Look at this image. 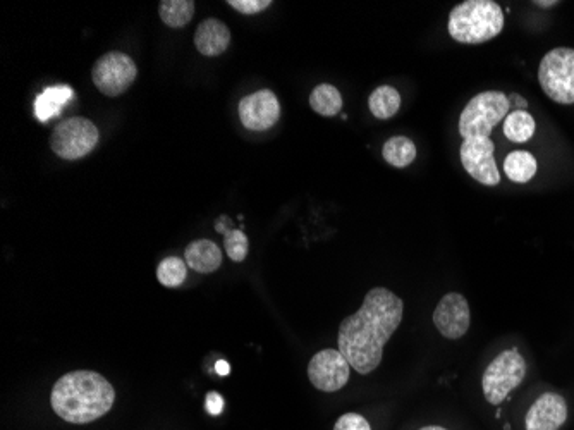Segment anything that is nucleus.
<instances>
[{
	"label": "nucleus",
	"instance_id": "nucleus-17",
	"mask_svg": "<svg viewBox=\"0 0 574 430\" xmlns=\"http://www.w3.org/2000/svg\"><path fill=\"white\" fill-rule=\"evenodd\" d=\"M535 128H537V124H535L532 114L521 111V109L507 114L506 119H504V136L509 142H530L535 135Z\"/></svg>",
	"mask_w": 574,
	"mask_h": 430
},
{
	"label": "nucleus",
	"instance_id": "nucleus-27",
	"mask_svg": "<svg viewBox=\"0 0 574 430\" xmlns=\"http://www.w3.org/2000/svg\"><path fill=\"white\" fill-rule=\"evenodd\" d=\"M215 370H217V374L224 375L229 374L231 372V367H229V363L224 362V360H220V362L215 363Z\"/></svg>",
	"mask_w": 574,
	"mask_h": 430
},
{
	"label": "nucleus",
	"instance_id": "nucleus-9",
	"mask_svg": "<svg viewBox=\"0 0 574 430\" xmlns=\"http://www.w3.org/2000/svg\"><path fill=\"white\" fill-rule=\"evenodd\" d=\"M348 360L339 350H322L308 363V379L313 387L324 393L341 391L349 381Z\"/></svg>",
	"mask_w": 574,
	"mask_h": 430
},
{
	"label": "nucleus",
	"instance_id": "nucleus-15",
	"mask_svg": "<svg viewBox=\"0 0 574 430\" xmlns=\"http://www.w3.org/2000/svg\"><path fill=\"white\" fill-rule=\"evenodd\" d=\"M74 99V92L71 86H50L47 90H43L35 100V116L38 121L47 123L52 117H57L61 114L64 105Z\"/></svg>",
	"mask_w": 574,
	"mask_h": 430
},
{
	"label": "nucleus",
	"instance_id": "nucleus-8",
	"mask_svg": "<svg viewBox=\"0 0 574 430\" xmlns=\"http://www.w3.org/2000/svg\"><path fill=\"white\" fill-rule=\"evenodd\" d=\"M136 64L123 52H109L93 66V83L107 97H119L136 80Z\"/></svg>",
	"mask_w": 574,
	"mask_h": 430
},
{
	"label": "nucleus",
	"instance_id": "nucleus-26",
	"mask_svg": "<svg viewBox=\"0 0 574 430\" xmlns=\"http://www.w3.org/2000/svg\"><path fill=\"white\" fill-rule=\"evenodd\" d=\"M224 410V400H222V396L217 393H208L207 394V412L210 415H220Z\"/></svg>",
	"mask_w": 574,
	"mask_h": 430
},
{
	"label": "nucleus",
	"instance_id": "nucleus-20",
	"mask_svg": "<svg viewBox=\"0 0 574 430\" xmlns=\"http://www.w3.org/2000/svg\"><path fill=\"white\" fill-rule=\"evenodd\" d=\"M310 107L320 116H337L342 109L341 92L336 86L327 85V83L315 86L310 95Z\"/></svg>",
	"mask_w": 574,
	"mask_h": 430
},
{
	"label": "nucleus",
	"instance_id": "nucleus-14",
	"mask_svg": "<svg viewBox=\"0 0 574 430\" xmlns=\"http://www.w3.org/2000/svg\"><path fill=\"white\" fill-rule=\"evenodd\" d=\"M186 264L200 274H212L222 265V252L214 241L196 240L184 252Z\"/></svg>",
	"mask_w": 574,
	"mask_h": 430
},
{
	"label": "nucleus",
	"instance_id": "nucleus-22",
	"mask_svg": "<svg viewBox=\"0 0 574 430\" xmlns=\"http://www.w3.org/2000/svg\"><path fill=\"white\" fill-rule=\"evenodd\" d=\"M188 264L178 257H167L157 267V279L165 288H178L186 281Z\"/></svg>",
	"mask_w": 574,
	"mask_h": 430
},
{
	"label": "nucleus",
	"instance_id": "nucleus-19",
	"mask_svg": "<svg viewBox=\"0 0 574 430\" xmlns=\"http://www.w3.org/2000/svg\"><path fill=\"white\" fill-rule=\"evenodd\" d=\"M385 162H389L392 167L404 169L413 164L416 159L415 143L406 136H392L391 140L385 142L382 148Z\"/></svg>",
	"mask_w": 574,
	"mask_h": 430
},
{
	"label": "nucleus",
	"instance_id": "nucleus-7",
	"mask_svg": "<svg viewBox=\"0 0 574 430\" xmlns=\"http://www.w3.org/2000/svg\"><path fill=\"white\" fill-rule=\"evenodd\" d=\"M98 143V129L85 117H71L55 126L50 135V147L66 160L83 159Z\"/></svg>",
	"mask_w": 574,
	"mask_h": 430
},
{
	"label": "nucleus",
	"instance_id": "nucleus-10",
	"mask_svg": "<svg viewBox=\"0 0 574 430\" xmlns=\"http://www.w3.org/2000/svg\"><path fill=\"white\" fill-rule=\"evenodd\" d=\"M281 104L270 90H258L239 102V119L246 129L265 131L277 124Z\"/></svg>",
	"mask_w": 574,
	"mask_h": 430
},
{
	"label": "nucleus",
	"instance_id": "nucleus-4",
	"mask_svg": "<svg viewBox=\"0 0 574 430\" xmlns=\"http://www.w3.org/2000/svg\"><path fill=\"white\" fill-rule=\"evenodd\" d=\"M504 13L494 0H466L452 9L447 30L456 42L478 45L499 37Z\"/></svg>",
	"mask_w": 574,
	"mask_h": 430
},
{
	"label": "nucleus",
	"instance_id": "nucleus-23",
	"mask_svg": "<svg viewBox=\"0 0 574 430\" xmlns=\"http://www.w3.org/2000/svg\"><path fill=\"white\" fill-rule=\"evenodd\" d=\"M217 231L224 234V246L227 255L233 262H243L248 255V238L241 229H226L222 224L215 226Z\"/></svg>",
	"mask_w": 574,
	"mask_h": 430
},
{
	"label": "nucleus",
	"instance_id": "nucleus-5",
	"mask_svg": "<svg viewBox=\"0 0 574 430\" xmlns=\"http://www.w3.org/2000/svg\"><path fill=\"white\" fill-rule=\"evenodd\" d=\"M526 362L518 350L499 353L483 372L482 389L490 405H502L507 396L525 381Z\"/></svg>",
	"mask_w": 574,
	"mask_h": 430
},
{
	"label": "nucleus",
	"instance_id": "nucleus-25",
	"mask_svg": "<svg viewBox=\"0 0 574 430\" xmlns=\"http://www.w3.org/2000/svg\"><path fill=\"white\" fill-rule=\"evenodd\" d=\"M229 6L243 14H258L272 6L270 0H229Z\"/></svg>",
	"mask_w": 574,
	"mask_h": 430
},
{
	"label": "nucleus",
	"instance_id": "nucleus-24",
	"mask_svg": "<svg viewBox=\"0 0 574 430\" xmlns=\"http://www.w3.org/2000/svg\"><path fill=\"white\" fill-rule=\"evenodd\" d=\"M334 430H372L368 420L358 413H346L337 420Z\"/></svg>",
	"mask_w": 574,
	"mask_h": 430
},
{
	"label": "nucleus",
	"instance_id": "nucleus-28",
	"mask_svg": "<svg viewBox=\"0 0 574 430\" xmlns=\"http://www.w3.org/2000/svg\"><path fill=\"white\" fill-rule=\"evenodd\" d=\"M535 4H537V6H542V7H552V6H557V4H559V2H540V0H537V2H535Z\"/></svg>",
	"mask_w": 574,
	"mask_h": 430
},
{
	"label": "nucleus",
	"instance_id": "nucleus-21",
	"mask_svg": "<svg viewBox=\"0 0 574 430\" xmlns=\"http://www.w3.org/2000/svg\"><path fill=\"white\" fill-rule=\"evenodd\" d=\"M159 14L165 25L171 28H183L190 23L195 14V2L191 0H162Z\"/></svg>",
	"mask_w": 574,
	"mask_h": 430
},
{
	"label": "nucleus",
	"instance_id": "nucleus-16",
	"mask_svg": "<svg viewBox=\"0 0 574 430\" xmlns=\"http://www.w3.org/2000/svg\"><path fill=\"white\" fill-rule=\"evenodd\" d=\"M537 167V159L526 150L511 152L504 160V171H506L507 178L514 183H520V185L532 181L533 176L537 174Z\"/></svg>",
	"mask_w": 574,
	"mask_h": 430
},
{
	"label": "nucleus",
	"instance_id": "nucleus-2",
	"mask_svg": "<svg viewBox=\"0 0 574 430\" xmlns=\"http://www.w3.org/2000/svg\"><path fill=\"white\" fill-rule=\"evenodd\" d=\"M509 109L511 102L506 93L490 90L475 95L459 116V135L463 136L459 148L461 164L480 185L501 183V172L494 157L495 143L490 140V133L506 119Z\"/></svg>",
	"mask_w": 574,
	"mask_h": 430
},
{
	"label": "nucleus",
	"instance_id": "nucleus-3",
	"mask_svg": "<svg viewBox=\"0 0 574 430\" xmlns=\"http://www.w3.org/2000/svg\"><path fill=\"white\" fill-rule=\"evenodd\" d=\"M116 401V391L104 375L76 370L55 382L50 403L54 412L69 424H92L107 415Z\"/></svg>",
	"mask_w": 574,
	"mask_h": 430
},
{
	"label": "nucleus",
	"instance_id": "nucleus-18",
	"mask_svg": "<svg viewBox=\"0 0 574 430\" xmlns=\"http://www.w3.org/2000/svg\"><path fill=\"white\" fill-rule=\"evenodd\" d=\"M368 107H370V111L377 119H391L392 116H396L397 112H399L401 95L392 86H379L370 95Z\"/></svg>",
	"mask_w": 574,
	"mask_h": 430
},
{
	"label": "nucleus",
	"instance_id": "nucleus-6",
	"mask_svg": "<svg viewBox=\"0 0 574 430\" xmlns=\"http://www.w3.org/2000/svg\"><path fill=\"white\" fill-rule=\"evenodd\" d=\"M538 81L545 95L557 104H574V49L557 47L540 62Z\"/></svg>",
	"mask_w": 574,
	"mask_h": 430
},
{
	"label": "nucleus",
	"instance_id": "nucleus-29",
	"mask_svg": "<svg viewBox=\"0 0 574 430\" xmlns=\"http://www.w3.org/2000/svg\"><path fill=\"white\" fill-rule=\"evenodd\" d=\"M420 430H447V429H444V427H437V425H428V427H423V429Z\"/></svg>",
	"mask_w": 574,
	"mask_h": 430
},
{
	"label": "nucleus",
	"instance_id": "nucleus-1",
	"mask_svg": "<svg viewBox=\"0 0 574 430\" xmlns=\"http://www.w3.org/2000/svg\"><path fill=\"white\" fill-rule=\"evenodd\" d=\"M404 303L385 288L368 291L356 314L342 320L339 351L361 375L372 374L384 357V348L403 322Z\"/></svg>",
	"mask_w": 574,
	"mask_h": 430
},
{
	"label": "nucleus",
	"instance_id": "nucleus-12",
	"mask_svg": "<svg viewBox=\"0 0 574 430\" xmlns=\"http://www.w3.org/2000/svg\"><path fill=\"white\" fill-rule=\"evenodd\" d=\"M568 420V405L561 394L544 393L526 413V430H559Z\"/></svg>",
	"mask_w": 574,
	"mask_h": 430
},
{
	"label": "nucleus",
	"instance_id": "nucleus-13",
	"mask_svg": "<svg viewBox=\"0 0 574 430\" xmlns=\"http://www.w3.org/2000/svg\"><path fill=\"white\" fill-rule=\"evenodd\" d=\"M231 43V31L219 19H205L196 28L195 45L200 54L207 57L220 56Z\"/></svg>",
	"mask_w": 574,
	"mask_h": 430
},
{
	"label": "nucleus",
	"instance_id": "nucleus-11",
	"mask_svg": "<svg viewBox=\"0 0 574 430\" xmlns=\"http://www.w3.org/2000/svg\"><path fill=\"white\" fill-rule=\"evenodd\" d=\"M470 322V305L459 293H447L435 308L434 324L444 338H463L470 329Z\"/></svg>",
	"mask_w": 574,
	"mask_h": 430
}]
</instances>
